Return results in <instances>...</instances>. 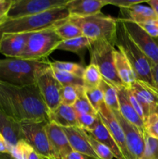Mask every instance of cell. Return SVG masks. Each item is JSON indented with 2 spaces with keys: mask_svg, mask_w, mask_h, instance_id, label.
<instances>
[{
  "mask_svg": "<svg viewBox=\"0 0 158 159\" xmlns=\"http://www.w3.org/2000/svg\"><path fill=\"white\" fill-rule=\"evenodd\" d=\"M0 109L19 124L49 122L37 84L19 87L0 82Z\"/></svg>",
  "mask_w": 158,
  "mask_h": 159,
  "instance_id": "cell-1",
  "label": "cell"
},
{
  "mask_svg": "<svg viewBox=\"0 0 158 159\" xmlns=\"http://www.w3.org/2000/svg\"><path fill=\"white\" fill-rule=\"evenodd\" d=\"M70 17L66 6L51 10L18 19H6L0 25V37L3 34H31L53 29Z\"/></svg>",
  "mask_w": 158,
  "mask_h": 159,
  "instance_id": "cell-2",
  "label": "cell"
},
{
  "mask_svg": "<svg viewBox=\"0 0 158 159\" xmlns=\"http://www.w3.org/2000/svg\"><path fill=\"white\" fill-rule=\"evenodd\" d=\"M49 62L14 57L0 59V82L19 87L34 85L38 74L49 66Z\"/></svg>",
  "mask_w": 158,
  "mask_h": 159,
  "instance_id": "cell-3",
  "label": "cell"
},
{
  "mask_svg": "<svg viewBox=\"0 0 158 159\" xmlns=\"http://www.w3.org/2000/svg\"><path fill=\"white\" fill-rule=\"evenodd\" d=\"M116 45L129 62L136 79L155 87L152 75V62L133 43L119 20Z\"/></svg>",
  "mask_w": 158,
  "mask_h": 159,
  "instance_id": "cell-4",
  "label": "cell"
},
{
  "mask_svg": "<svg viewBox=\"0 0 158 159\" xmlns=\"http://www.w3.org/2000/svg\"><path fill=\"white\" fill-rule=\"evenodd\" d=\"M68 21L80 28L88 38L96 41L104 40L116 45L118 19L99 13L86 17H69Z\"/></svg>",
  "mask_w": 158,
  "mask_h": 159,
  "instance_id": "cell-5",
  "label": "cell"
},
{
  "mask_svg": "<svg viewBox=\"0 0 158 159\" xmlns=\"http://www.w3.org/2000/svg\"><path fill=\"white\" fill-rule=\"evenodd\" d=\"M62 41L54 28L31 33L28 37L26 48L20 58L31 61H48V56L57 50Z\"/></svg>",
  "mask_w": 158,
  "mask_h": 159,
  "instance_id": "cell-6",
  "label": "cell"
},
{
  "mask_svg": "<svg viewBox=\"0 0 158 159\" xmlns=\"http://www.w3.org/2000/svg\"><path fill=\"white\" fill-rule=\"evenodd\" d=\"M115 45L104 40H96L88 48L91 64L99 68L102 79L114 85L116 89L124 86L118 77L114 65L113 52Z\"/></svg>",
  "mask_w": 158,
  "mask_h": 159,
  "instance_id": "cell-7",
  "label": "cell"
},
{
  "mask_svg": "<svg viewBox=\"0 0 158 159\" xmlns=\"http://www.w3.org/2000/svg\"><path fill=\"white\" fill-rule=\"evenodd\" d=\"M36 84L49 112L55 110L60 105V90L63 86L54 76L50 65L39 73Z\"/></svg>",
  "mask_w": 158,
  "mask_h": 159,
  "instance_id": "cell-8",
  "label": "cell"
},
{
  "mask_svg": "<svg viewBox=\"0 0 158 159\" xmlns=\"http://www.w3.org/2000/svg\"><path fill=\"white\" fill-rule=\"evenodd\" d=\"M68 0H12L7 19H18L37 15L66 6Z\"/></svg>",
  "mask_w": 158,
  "mask_h": 159,
  "instance_id": "cell-9",
  "label": "cell"
},
{
  "mask_svg": "<svg viewBox=\"0 0 158 159\" xmlns=\"http://www.w3.org/2000/svg\"><path fill=\"white\" fill-rule=\"evenodd\" d=\"M47 122L22 124L24 139L44 159H56L50 144L45 126Z\"/></svg>",
  "mask_w": 158,
  "mask_h": 159,
  "instance_id": "cell-10",
  "label": "cell"
},
{
  "mask_svg": "<svg viewBox=\"0 0 158 159\" xmlns=\"http://www.w3.org/2000/svg\"><path fill=\"white\" fill-rule=\"evenodd\" d=\"M118 20L133 43L150 59L152 64L158 65V44L156 40L136 23L124 19L119 18Z\"/></svg>",
  "mask_w": 158,
  "mask_h": 159,
  "instance_id": "cell-11",
  "label": "cell"
},
{
  "mask_svg": "<svg viewBox=\"0 0 158 159\" xmlns=\"http://www.w3.org/2000/svg\"><path fill=\"white\" fill-rule=\"evenodd\" d=\"M112 113L123 130L129 158L140 159L145 147L144 134H143L135 126L125 120L119 111H112Z\"/></svg>",
  "mask_w": 158,
  "mask_h": 159,
  "instance_id": "cell-12",
  "label": "cell"
},
{
  "mask_svg": "<svg viewBox=\"0 0 158 159\" xmlns=\"http://www.w3.org/2000/svg\"><path fill=\"white\" fill-rule=\"evenodd\" d=\"M129 89L140 105L145 120L150 114L156 113L158 109V93L155 87L136 80Z\"/></svg>",
  "mask_w": 158,
  "mask_h": 159,
  "instance_id": "cell-13",
  "label": "cell"
},
{
  "mask_svg": "<svg viewBox=\"0 0 158 159\" xmlns=\"http://www.w3.org/2000/svg\"><path fill=\"white\" fill-rule=\"evenodd\" d=\"M98 114L104 125L109 131L111 136L112 137L114 141L117 144L118 147L119 148L121 152H122L124 159H129L128 152H127L123 130L112 111L109 110L105 103H103L101 106L100 109L98 112Z\"/></svg>",
  "mask_w": 158,
  "mask_h": 159,
  "instance_id": "cell-14",
  "label": "cell"
},
{
  "mask_svg": "<svg viewBox=\"0 0 158 159\" xmlns=\"http://www.w3.org/2000/svg\"><path fill=\"white\" fill-rule=\"evenodd\" d=\"M45 129L55 158L66 159L73 150L63 128L52 122H47Z\"/></svg>",
  "mask_w": 158,
  "mask_h": 159,
  "instance_id": "cell-15",
  "label": "cell"
},
{
  "mask_svg": "<svg viewBox=\"0 0 158 159\" xmlns=\"http://www.w3.org/2000/svg\"><path fill=\"white\" fill-rule=\"evenodd\" d=\"M29 34H3L0 37V53L7 57L20 58L26 46Z\"/></svg>",
  "mask_w": 158,
  "mask_h": 159,
  "instance_id": "cell-16",
  "label": "cell"
},
{
  "mask_svg": "<svg viewBox=\"0 0 158 159\" xmlns=\"http://www.w3.org/2000/svg\"><path fill=\"white\" fill-rule=\"evenodd\" d=\"M107 0H68L66 7L70 17H86L101 13Z\"/></svg>",
  "mask_w": 158,
  "mask_h": 159,
  "instance_id": "cell-17",
  "label": "cell"
},
{
  "mask_svg": "<svg viewBox=\"0 0 158 159\" xmlns=\"http://www.w3.org/2000/svg\"><path fill=\"white\" fill-rule=\"evenodd\" d=\"M119 96V113L122 117L136 127L143 134L145 135L144 122L140 116L137 114L136 110L130 102L128 96V88L125 86L117 88Z\"/></svg>",
  "mask_w": 158,
  "mask_h": 159,
  "instance_id": "cell-18",
  "label": "cell"
},
{
  "mask_svg": "<svg viewBox=\"0 0 158 159\" xmlns=\"http://www.w3.org/2000/svg\"><path fill=\"white\" fill-rule=\"evenodd\" d=\"M63 130L73 151L92 159H99L88 143L84 130L79 127H64Z\"/></svg>",
  "mask_w": 158,
  "mask_h": 159,
  "instance_id": "cell-19",
  "label": "cell"
},
{
  "mask_svg": "<svg viewBox=\"0 0 158 159\" xmlns=\"http://www.w3.org/2000/svg\"><path fill=\"white\" fill-rule=\"evenodd\" d=\"M0 134L6 140L11 149L16 145L19 141L24 139L22 132L21 124L9 117L0 109Z\"/></svg>",
  "mask_w": 158,
  "mask_h": 159,
  "instance_id": "cell-20",
  "label": "cell"
},
{
  "mask_svg": "<svg viewBox=\"0 0 158 159\" xmlns=\"http://www.w3.org/2000/svg\"><path fill=\"white\" fill-rule=\"evenodd\" d=\"M113 57L115 68L118 77L119 78L124 86L129 88L137 80L129 62L128 61L123 53L119 50L115 49L113 52Z\"/></svg>",
  "mask_w": 158,
  "mask_h": 159,
  "instance_id": "cell-21",
  "label": "cell"
},
{
  "mask_svg": "<svg viewBox=\"0 0 158 159\" xmlns=\"http://www.w3.org/2000/svg\"><path fill=\"white\" fill-rule=\"evenodd\" d=\"M49 122L57 124L59 127H78L77 113L73 107L60 104L55 110L49 112Z\"/></svg>",
  "mask_w": 158,
  "mask_h": 159,
  "instance_id": "cell-22",
  "label": "cell"
},
{
  "mask_svg": "<svg viewBox=\"0 0 158 159\" xmlns=\"http://www.w3.org/2000/svg\"><path fill=\"white\" fill-rule=\"evenodd\" d=\"M86 132L89 134L91 137H93L94 139L97 140L98 141L108 148L116 159H124L120 149L118 147L117 144L114 141L112 137L111 136L108 129L106 128V127L104 125L102 121L101 120L100 117H99L95 126L89 131Z\"/></svg>",
  "mask_w": 158,
  "mask_h": 159,
  "instance_id": "cell-23",
  "label": "cell"
},
{
  "mask_svg": "<svg viewBox=\"0 0 158 159\" xmlns=\"http://www.w3.org/2000/svg\"><path fill=\"white\" fill-rule=\"evenodd\" d=\"M121 11H124L123 12L125 15L124 20H128L136 24L145 23L149 20H158V16L150 6H146L143 5L136 4L130 6L128 9H121Z\"/></svg>",
  "mask_w": 158,
  "mask_h": 159,
  "instance_id": "cell-24",
  "label": "cell"
},
{
  "mask_svg": "<svg viewBox=\"0 0 158 159\" xmlns=\"http://www.w3.org/2000/svg\"><path fill=\"white\" fill-rule=\"evenodd\" d=\"M94 40L88 38L85 36L71 39L68 40H63L57 47V50L74 53L82 57L86 49H88Z\"/></svg>",
  "mask_w": 158,
  "mask_h": 159,
  "instance_id": "cell-25",
  "label": "cell"
},
{
  "mask_svg": "<svg viewBox=\"0 0 158 159\" xmlns=\"http://www.w3.org/2000/svg\"><path fill=\"white\" fill-rule=\"evenodd\" d=\"M99 88L102 92L104 102L106 107L113 112L119 111L117 89L103 79H102Z\"/></svg>",
  "mask_w": 158,
  "mask_h": 159,
  "instance_id": "cell-26",
  "label": "cell"
},
{
  "mask_svg": "<svg viewBox=\"0 0 158 159\" xmlns=\"http://www.w3.org/2000/svg\"><path fill=\"white\" fill-rule=\"evenodd\" d=\"M11 155L15 159H44L25 139L19 141L11 149Z\"/></svg>",
  "mask_w": 158,
  "mask_h": 159,
  "instance_id": "cell-27",
  "label": "cell"
},
{
  "mask_svg": "<svg viewBox=\"0 0 158 159\" xmlns=\"http://www.w3.org/2000/svg\"><path fill=\"white\" fill-rule=\"evenodd\" d=\"M82 79H83L85 89H95L99 88L102 80V76L99 68L94 65L90 63L85 68Z\"/></svg>",
  "mask_w": 158,
  "mask_h": 159,
  "instance_id": "cell-28",
  "label": "cell"
},
{
  "mask_svg": "<svg viewBox=\"0 0 158 159\" xmlns=\"http://www.w3.org/2000/svg\"><path fill=\"white\" fill-rule=\"evenodd\" d=\"M85 92L84 86L66 85L60 90V104L73 107L79 96Z\"/></svg>",
  "mask_w": 158,
  "mask_h": 159,
  "instance_id": "cell-29",
  "label": "cell"
},
{
  "mask_svg": "<svg viewBox=\"0 0 158 159\" xmlns=\"http://www.w3.org/2000/svg\"><path fill=\"white\" fill-rule=\"evenodd\" d=\"M54 30L57 35L62 39V40H71L84 36L80 28L77 27L74 23L68 21V19L65 22L56 26Z\"/></svg>",
  "mask_w": 158,
  "mask_h": 159,
  "instance_id": "cell-30",
  "label": "cell"
},
{
  "mask_svg": "<svg viewBox=\"0 0 158 159\" xmlns=\"http://www.w3.org/2000/svg\"><path fill=\"white\" fill-rule=\"evenodd\" d=\"M50 65L54 69L71 73V74L75 75L79 77H83L85 67H83L80 64L74 63V62L54 61H50Z\"/></svg>",
  "mask_w": 158,
  "mask_h": 159,
  "instance_id": "cell-31",
  "label": "cell"
},
{
  "mask_svg": "<svg viewBox=\"0 0 158 159\" xmlns=\"http://www.w3.org/2000/svg\"><path fill=\"white\" fill-rule=\"evenodd\" d=\"M53 72L56 79L58 80L62 85V86L66 85H76V86H84L83 79L81 77L71 74V73L65 72V71H58L52 68Z\"/></svg>",
  "mask_w": 158,
  "mask_h": 159,
  "instance_id": "cell-32",
  "label": "cell"
},
{
  "mask_svg": "<svg viewBox=\"0 0 158 159\" xmlns=\"http://www.w3.org/2000/svg\"><path fill=\"white\" fill-rule=\"evenodd\" d=\"M84 131H85V134L86 136L87 139H88V143L91 146L93 151L96 154V155L99 157V159H113L115 158L112 152L110 151L108 148H107L103 144L94 139L93 137H91L85 130H84Z\"/></svg>",
  "mask_w": 158,
  "mask_h": 159,
  "instance_id": "cell-33",
  "label": "cell"
},
{
  "mask_svg": "<svg viewBox=\"0 0 158 159\" xmlns=\"http://www.w3.org/2000/svg\"><path fill=\"white\" fill-rule=\"evenodd\" d=\"M144 141L145 147L140 159H158V140L145 134Z\"/></svg>",
  "mask_w": 158,
  "mask_h": 159,
  "instance_id": "cell-34",
  "label": "cell"
},
{
  "mask_svg": "<svg viewBox=\"0 0 158 159\" xmlns=\"http://www.w3.org/2000/svg\"><path fill=\"white\" fill-rule=\"evenodd\" d=\"M73 107L77 114H98V113L93 108L91 104L88 101V98L85 96V92L79 96L78 99L76 101Z\"/></svg>",
  "mask_w": 158,
  "mask_h": 159,
  "instance_id": "cell-35",
  "label": "cell"
},
{
  "mask_svg": "<svg viewBox=\"0 0 158 159\" xmlns=\"http://www.w3.org/2000/svg\"><path fill=\"white\" fill-rule=\"evenodd\" d=\"M85 93L90 103L98 113L101 106L105 103L102 92L99 88L88 89H85Z\"/></svg>",
  "mask_w": 158,
  "mask_h": 159,
  "instance_id": "cell-36",
  "label": "cell"
},
{
  "mask_svg": "<svg viewBox=\"0 0 158 159\" xmlns=\"http://www.w3.org/2000/svg\"><path fill=\"white\" fill-rule=\"evenodd\" d=\"M145 134L158 140V113H153L150 114L144 122Z\"/></svg>",
  "mask_w": 158,
  "mask_h": 159,
  "instance_id": "cell-37",
  "label": "cell"
},
{
  "mask_svg": "<svg viewBox=\"0 0 158 159\" xmlns=\"http://www.w3.org/2000/svg\"><path fill=\"white\" fill-rule=\"evenodd\" d=\"M77 119L79 128L85 131H89L97 124L99 116V114H77Z\"/></svg>",
  "mask_w": 158,
  "mask_h": 159,
  "instance_id": "cell-38",
  "label": "cell"
},
{
  "mask_svg": "<svg viewBox=\"0 0 158 159\" xmlns=\"http://www.w3.org/2000/svg\"><path fill=\"white\" fill-rule=\"evenodd\" d=\"M138 25L153 39L158 38V20H149Z\"/></svg>",
  "mask_w": 158,
  "mask_h": 159,
  "instance_id": "cell-39",
  "label": "cell"
},
{
  "mask_svg": "<svg viewBox=\"0 0 158 159\" xmlns=\"http://www.w3.org/2000/svg\"><path fill=\"white\" fill-rule=\"evenodd\" d=\"M108 5L118 6L120 9H128L130 6L136 4H140L142 3L143 0H107Z\"/></svg>",
  "mask_w": 158,
  "mask_h": 159,
  "instance_id": "cell-40",
  "label": "cell"
},
{
  "mask_svg": "<svg viewBox=\"0 0 158 159\" xmlns=\"http://www.w3.org/2000/svg\"><path fill=\"white\" fill-rule=\"evenodd\" d=\"M12 4V0H0V25L7 19L8 12Z\"/></svg>",
  "mask_w": 158,
  "mask_h": 159,
  "instance_id": "cell-41",
  "label": "cell"
},
{
  "mask_svg": "<svg viewBox=\"0 0 158 159\" xmlns=\"http://www.w3.org/2000/svg\"><path fill=\"white\" fill-rule=\"evenodd\" d=\"M128 96H129V101H130V102H131L132 106L133 107L134 110H136V112L137 113V114L140 116V118L143 120V122H144V120H145V117H144L143 111L142 108H141L140 105H139V103L138 102V101L136 100V97L134 96V95L133 94V93L130 91V89L129 88H128Z\"/></svg>",
  "mask_w": 158,
  "mask_h": 159,
  "instance_id": "cell-42",
  "label": "cell"
},
{
  "mask_svg": "<svg viewBox=\"0 0 158 159\" xmlns=\"http://www.w3.org/2000/svg\"><path fill=\"white\" fill-rule=\"evenodd\" d=\"M1 153H10V148L2 135L0 134V154Z\"/></svg>",
  "mask_w": 158,
  "mask_h": 159,
  "instance_id": "cell-43",
  "label": "cell"
},
{
  "mask_svg": "<svg viewBox=\"0 0 158 159\" xmlns=\"http://www.w3.org/2000/svg\"><path fill=\"white\" fill-rule=\"evenodd\" d=\"M152 75H153L155 86L158 85V65L152 64Z\"/></svg>",
  "mask_w": 158,
  "mask_h": 159,
  "instance_id": "cell-44",
  "label": "cell"
},
{
  "mask_svg": "<svg viewBox=\"0 0 158 159\" xmlns=\"http://www.w3.org/2000/svg\"><path fill=\"white\" fill-rule=\"evenodd\" d=\"M66 159H88L86 156H85L82 154L78 153V152H76L74 151H72L69 155L67 156Z\"/></svg>",
  "mask_w": 158,
  "mask_h": 159,
  "instance_id": "cell-45",
  "label": "cell"
},
{
  "mask_svg": "<svg viewBox=\"0 0 158 159\" xmlns=\"http://www.w3.org/2000/svg\"><path fill=\"white\" fill-rule=\"evenodd\" d=\"M147 3L154 10L158 16V0H150V1H147Z\"/></svg>",
  "mask_w": 158,
  "mask_h": 159,
  "instance_id": "cell-46",
  "label": "cell"
},
{
  "mask_svg": "<svg viewBox=\"0 0 158 159\" xmlns=\"http://www.w3.org/2000/svg\"><path fill=\"white\" fill-rule=\"evenodd\" d=\"M155 88H156V92H157V93H158V85H156V86H155Z\"/></svg>",
  "mask_w": 158,
  "mask_h": 159,
  "instance_id": "cell-47",
  "label": "cell"
},
{
  "mask_svg": "<svg viewBox=\"0 0 158 159\" xmlns=\"http://www.w3.org/2000/svg\"><path fill=\"white\" fill-rule=\"evenodd\" d=\"M156 43H157V44H158V38H156Z\"/></svg>",
  "mask_w": 158,
  "mask_h": 159,
  "instance_id": "cell-48",
  "label": "cell"
},
{
  "mask_svg": "<svg viewBox=\"0 0 158 159\" xmlns=\"http://www.w3.org/2000/svg\"><path fill=\"white\" fill-rule=\"evenodd\" d=\"M156 113H158V109H157V111H156Z\"/></svg>",
  "mask_w": 158,
  "mask_h": 159,
  "instance_id": "cell-49",
  "label": "cell"
}]
</instances>
